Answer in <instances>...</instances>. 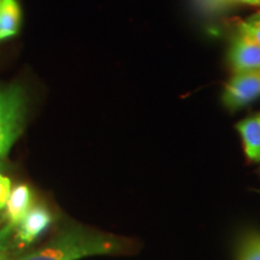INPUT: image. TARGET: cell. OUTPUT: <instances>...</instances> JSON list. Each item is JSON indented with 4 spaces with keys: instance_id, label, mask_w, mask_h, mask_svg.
<instances>
[{
    "instance_id": "1",
    "label": "cell",
    "mask_w": 260,
    "mask_h": 260,
    "mask_svg": "<svg viewBox=\"0 0 260 260\" xmlns=\"http://www.w3.org/2000/svg\"><path fill=\"white\" fill-rule=\"evenodd\" d=\"M123 249V243L116 237L77 228L19 260H80L92 255L117 254Z\"/></svg>"
},
{
    "instance_id": "4",
    "label": "cell",
    "mask_w": 260,
    "mask_h": 260,
    "mask_svg": "<svg viewBox=\"0 0 260 260\" xmlns=\"http://www.w3.org/2000/svg\"><path fill=\"white\" fill-rule=\"evenodd\" d=\"M229 61L233 73L260 70V46L252 39L239 32L230 46Z\"/></svg>"
},
{
    "instance_id": "5",
    "label": "cell",
    "mask_w": 260,
    "mask_h": 260,
    "mask_svg": "<svg viewBox=\"0 0 260 260\" xmlns=\"http://www.w3.org/2000/svg\"><path fill=\"white\" fill-rule=\"evenodd\" d=\"M52 214L46 207L42 205H35L28 213L25 214L24 218L21 220L16 228V236L19 242L29 245L38 239L41 234L46 232V229L51 225Z\"/></svg>"
},
{
    "instance_id": "15",
    "label": "cell",
    "mask_w": 260,
    "mask_h": 260,
    "mask_svg": "<svg viewBox=\"0 0 260 260\" xmlns=\"http://www.w3.org/2000/svg\"><path fill=\"white\" fill-rule=\"evenodd\" d=\"M2 169H3V165H2V164H0V170H2Z\"/></svg>"
},
{
    "instance_id": "14",
    "label": "cell",
    "mask_w": 260,
    "mask_h": 260,
    "mask_svg": "<svg viewBox=\"0 0 260 260\" xmlns=\"http://www.w3.org/2000/svg\"><path fill=\"white\" fill-rule=\"evenodd\" d=\"M237 4H247L253 6H260V0H235Z\"/></svg>"
},
{
    "instance_id": "10",
    "label": "cell",
    "mask_w": 260,
    "mask_h": 260,
    "mask_svg": "<svg viewBox=\"0 0 260 260\" xmlns=\"http://www.w3.org/2000/svg\"><path fill=\"white\" fill-rule=\"evenodd\" d=\"M239 32L252 39L260 46V10L240 23Z\"/></svg>"
},
{
    "instance_id": "2",
    "label": "cell",
    "mask_w": 260,
    "mask_h": 260,
    "mask_svg": "<svg viewBox=\"0 0 260 260\" xmlns=\"http://www.w3.org/2000/svg\"><path fill=\"white\" fill-rule=\"evenodd\" d=\"M25 102L19 87L0 89V158H4L21 135Z\"/></svg>"
},
{
    "instance_id": "9",
    "label": "cell",
    "mask_w": 260,
    "mask_h": 260,
    "mask_svg": "<svg viewBox=\"0 0 260 260\" xmlns=\"http://www.w3.org/2000/svg\"><path fill=\"white\" fill-rule=\"evenodd\" d=\"M237 260H260V234H249L242 240Z\"/></svg>"
},
{
    "instance_id": "12",
    "label": "cell",
    "mask_w": 260,
    "mask_h": 260,
    "mask_svg": "<svg viewBox=\"0 0 260 260\" xmlns=\"http://www.w3.org/2000/svg\"><path fill=\"white\" fill-rule=\"evenodd\" d=\"M10 194H11V181L9 177L0 174V211L6 207Z\"/></svg>"
},
{
    "instance_id": "11",
    "label": "cell",
    "mask_w": 260,
    "mask_h": 260,
    "mask_svg": "<svg viewBox=\"0 0 260 260\" xmlns=\"http://www.w3.org/2000/svg\"><path fill=\"white\" fill-rule=\"evenodd\" d=\"M198 4L204 11L207 12H220L235 6V0H197Z\"/></svg>"
},
{
    "instance_id": "3",
    "label": "cell",
    "mask_w": 260,
    "mask_h": 260,
    "mask_svg": "<svg viewBox=\"0 0 260 260\" xmlns=\"http://www.w3.org/2000/svg\"><path fill=\"white\" fill-rule=\"evenodd\" d=\"M260 98V70L233 73L224 84L222 103L228 111L234 112Z\"/></svg>"
},
{
    "instance_id": "13",
    "label": "cell",
    "mask_w": 260,
    "mask_h": 260,
    "mask_svg": "<svg viewBox=\"0 0 260 260\" xmlns=\"http://www.w3.org/2000/svg\"><path fill=\"white\" fill-rule=\"evenodd\" d=\"M14 229L11 225H9L5 228L4 230L0 232V260H9V251H8V247H6V236L9 235L10 230Z\"/></svg>"
},
{
    "instance_id": "8",
    "label": "cell",
    "mask_w": 260,
    "mask_h": 260,
    "mask_svg": "<svg viewBox=\"0 0 260 260\" xmlns=\"http://www.w3.org/2000/svg\"><path fill=\"white\" fill-rule=\"evenodd\" d=\"M21 10L17 0H0V40L18 31Z\"/></svg>"
},
{
    "instance_id": "6",
    "label": "cell",
    "mask_w": 260,
    "mask_h": 260,
    "mask_svg": "<svg viewBox=\"0 0 260 260\" xmlns=\"http://www.w3.org/2000/svg\"><path fill=\"white\" fill-rule=\"evenodd\" d=\"M236 129L241 136L246 157L260 162V112L237 123Z\"/></svg>"
},
{
    "instance_id": "7",
    "label": "cell",
    "mask_w": 260,
    "mask_h": 260,
    "mask_svg": "<svg viewBox=\"0 0 260 260\" xmlns=\"http://www.w3.org/2000/svg\"><path fill=\"white\" fill-rule=\"evenodd\" d=\"M32 194L27 184H19L11 190L8 204H6V214H8L9 224L12 228L17 226L24 218L28 211L31 209Z\"/></svg>"
}]
</instances>
